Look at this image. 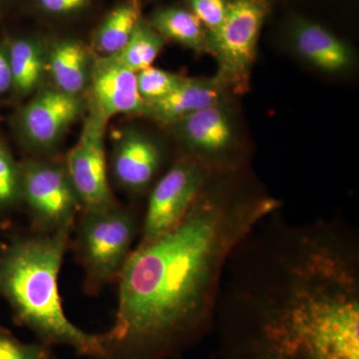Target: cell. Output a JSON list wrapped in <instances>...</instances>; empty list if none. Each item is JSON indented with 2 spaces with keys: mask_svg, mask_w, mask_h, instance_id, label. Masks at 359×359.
Instances as JSON below:
<instances>
[{
  "mask_svg": "<svg viewBox=\"0 0 359 359\" xmlns=\"http://www.w3.org/2000/svg\"><path fill=\"white\" fill-rule=\"evenodd\" d=\"M212 175L179 223L130 254L99 359L176 358L214 327L229 257L278 205L238 197L229 181Z\"/></svg>",
  "mask_w": 359,
  "mask_h": 359,
  "instance_id": "obj_1",
  "label": "cell"
},
{
  "mask_svg": "<svg viewBox=\"0 0 359 359\" xmlns=\"http://www.w3.org/2000/svg\"><path fill=\"white\" fill-rule=\"evenodd\" d=\"M71 229L13 241L0 254V295L18 325L47 346H65L80 355L102 356L100 334L73 325L58 292V276Z\"/></svg>",
  "mask_w": 359,
  "mask_h": 359,
  "instance_id": "obj_2",
  "label": "cell"
},
{
  "mask_svg": "<svg viewBox=\"0 0 359 359\" xmlns=\"http://www.w3.org/2000/svg\"><path fill=\"white\" fill-rule=\"evenodd\" d=\"M133 212L112 204L85 210L78 226L76 250L89 290L119 278L136 237Z\"/></svg>",
  "mask_w": 359,
  "mask_h": 359,
  "instance_id": "obj_3",
  "label": "cell"
},
{
  "mask_svg": "<svg viewBox=\"0 0 359 359\" xmlns=\"http://www.w3.org/2000/svg\"><path fill=\"white\" fill-rule=\"evenodd\" d=\"M271 0H231L221 27L208 35L216 57L217 79L224 88L244 93L257 56V42Z\"/></svg>",
  "mask_w": 359,
  "mask_h": 359,
  "instance_id": "obj_4",
  "label": "cell"
},
{
  "mask_svg": "<svg viewBox=\"0 0 359 359\" xmlns=\"http://www.w3.org/2000/svg\"><path fill=\"white\" fill-rule=\"evenodd\" d=\"M21 166V194L40 233L71 229L82 207L65 166L27 161Z\"/></svg>",
  "mask_w": 359,
  "mask_h": 359,
  "instance_id": "obj_5",
  "label": "cell"
},
{
  "mask_svg": "<svg viewBox=\"0 0 359 359\" xmlns=\"http://www.w3.org/2000/svg\"><path fill=\"white\" fill-rule=\"evenodd\" d=\"M214 172L209 165L193 156L175 163L151 191L140 244L155 240L179 223Z\"/></svg>",
  "mask_w": 359,
  "mask_h": 359,
  "instance_id": "obj_6",
  "label": "cell"
},
{
  "mask_svg": "<svg viewBox=\"0 0 359 359\" xmlns=\"http://www.w3.org/2000/svg\"><path fill=\"white\" fill-rule=\"evenodd\" d=\"M82 109L80 96L57 88L41 90L14 116V129L26 147L49 152L79 119Z\"/></svg>",
  "mask_w": 359,
  "mask_h": 359,
  "instance_id": "obj_7",
  "label": "cell"
},
{
  "mask_svg": "<svg viewBox=\"0 0 359 359\" xmlns=\"http://www.w3.org/2000/svg\"><path fill=\"white\" fill-rule=\"evenodd\" d=\"M106 125L103 118L90 112L79 140L66 158V171L85 210L114 203L104 145Z\"/></svg>",
  "mask_w": 359,
  "mask_h": 359,
  "instance_id": "obj_8",
  "label": "cell"
},
{
  "mask_svg": "<svg viewBox=\"0 0 359 359\" xmlns=\"http://www.w3.org/2000/svg\"><path fill=\"white\" fill-rule=\"evenodd\" d=\"M91 111L109 121L113 116L146 114L147 104L139 94L136 73L108 57H99L90 74Z\"/></svg>",
  "mask_w": 359,
  "mask_h": 359,
  "instance_id": "obj_9",
  "label": "cell"
},
{
  "mask_svg": "<svg viewBox=\"0 0 359 359\" xmlns=\"http://www.w3.org/2000/svg\"><path fill=\"white\" fill-rule=\"evenodd\" d=\"M171 126L190 151L189 156L211 168L230 151L235 140L233 119L223 102L187 116Z\"/></svg>",
  "mask_w": 359,
  "mask_h": 359,
  "instance_id": "obj_10",
  "label": "cell"
},
{
  "mask_svg": "<svg viewBox=\"0 0 359 359\" xmlns=\"http://www.w3.org/2000/svg\"><path fill=\"white\" fill-rule=\"evenodd\" d=\"M165 159L162 146L140 130L123 132L113 150L111 168L118 185L130 193L145 191Z\"/></svg>",
  "mask_w": 359,
  "mask_h": 359,
  "instance_id": "obj_11",
  "label": "cell"
},
{
  "mask_svg": "<svg viewBox=\"0 0 359 359\" xmlns=\"http://www.w3.org/2000/svg\"><path fill=\"white\" fill-rule=\"evenodd\" d=\"M226 90L216 77L212 79L182 77L167 96L147 105L146 114L164 124L173 125L187 116L223 102Z\"/></svg>",
  "mask_w": 359,
  "mask_h": 359,
  "instance_id": "obj_12",
  "label": "cell"
},
{
  "mask_svg": "<svg viewBox=\"0 0 359 359\" xmlns=\"http://www.w3.org/2000/svg\"><path fill=\"white\" fill-rule=\"evenodd\" d=\"M292 36L297 54L323 72H344L353 65L354 54L351 47L320 25L297 20Z\"/></svg>",
  "mask_w": 359,
  "mask_h": 359,
  "instance_id": "obj_13",
  "label": "cell"
},
{
  "mask_svg": "<svg viewBox=\"0 0 359 359\" xmlns=\"http://www.w3.org/2000/svg\"><path fill=\"white\" fill-rule=\"evenodd\" d=\"M91 68L89 52L78 40H60L47 52V71L55 88L70 95L80 96L84 91L89 84Z\"/></svg>",
  "mask_w": 359,
  "mask_h": 359,
  "instance_id": "obj_14",
  "label": "cell"
},
{
  "mask_svg": "<svg viewBox=\"0 0 359 359\" xmlns=\"http://www.w3.org/2000/svg\"><path fill=\"white\" fill-rule=\"evenodd\" d=\"M13 75V93L25 97L39 88L47 71V51L29 37L4 40Z\"/></svg>",
  "mask_w": 359,
  "mask_h": 359,
  "instance_id": "obj_15",
  "label": "cell"
},
{
  "mask_svg": "<svg viewBox=\"0 0 359 359\" xmlns=\"http://www.w3.org/2000/svg\"><path fill=\"white\" fill-rule=\"evenodd\" d=\"M141 0H123L104 18L94 35V49L108 57L121 50L141 21Z\"/></svg>",
  "mask_w": 359,
  "mask_h": 359,
  "instance_id": "obj_16",
  "label": "cell"
},
{
  "mask_svg": "<svg viewBox=\"0 0 359 359\" xmlns=\"http://www.w3.org/2000/svg\"><path fill=\"white\" fill-rule=\"evenodd\" d=\"M150 25L164 39L173 40L199 53L210 52L208 32L192 11L177 7L160 9L152 16Z\"/></svg>",
  "mask_w": 359,
  "mask_h": 359,
  "instance_id": "obj_17",
  "label": "cell"
},
{
  "mask_svg": "<svg viewBox=\"0 0 359 359\" xmlns=\"http://www.w3.org/2000/svg\"><path fill=\"white\" fill-rule=\"evenodd\" d=\"M165 39L150 23L140 21L121 50L108 56L117 65L135 73L152 66L164 47Z\"/></svg>",
  "mask_w": 359,
  "mask_h": 359,
  "instance_id": "obj_18",
  "label": "cell"
},
{
  "mask_svg": "<svg viewBox=\"0 0 359 359\" xmlns=\"http://www.w3.org/2000/svg\"><path fill=\"white\" fill-rule=\"evenodd\" d=\"M20 202L21 166L0 137V212L13 209Z\"/></svg>",
  "mask_w": 359,
  "mask_h": 359,
  "instance_id": "obj_19",
  "label": "cell"
},
{
  "mask_svg": "<svg viewBox=\"0 0 359 359\" xmlns=\"http://www.w3.org/2000/svg\"><path fill=\"white\" fill-rule=\"evenodd\" d=\"M136 77L139 94L147 105L167 96L182 79L179 75L154 66L136 73Z\"/></svg>",
  "mask_w": 359,
  "mask_h": 359,
  "instance_id": "obj_20",
  "label": "cell"
},
{
  "mask_svg": "<svg viewBox=\"0 0 359 359\" xmlns=\"http://www.w3.org/2000/svg\"><path fill=\"white\" fill-rule=\"evenodd\" d=\"M0 359H55L50 346L43 342L21 341L6 328L0 327Z\"/></svg>",
  "mask_w": 359,
  "mask_h": 359,
  "instance_id": "obj_21",
  "label": "cell"
},
{
  "mask_svg": "<svg viewBox=\"0 0 359 359\" xmlns=\"http://www.w3.org/2000/svg\"><path fill=\"white\" fill-rule=\"evenodd\" d=\"M192 13L208 29V35L221 27L228 11L226 0H188Z\"/></svg>",
  "mask_w": 359,
  "mask_h": 359,
  "instance_id": "obj_22",
  "label": "cell"
},
{
  "mask_svg": "<svg viewBox=\"0 0 359 359\" xmlns=\"http://www.w3.org/2000/svg\"><path fill=\"white\" fill-rule=\"evenodd\" d=\"M39 2L45 13L65 15L86 8L91 0H39Z\"/></svg>",
  "mask_w": 359,
  "mask_h": 359,
  "instance_id": "obj_23",
  "label": "cell"
},
{
  "mask_svg": "<svg viewBox=\"0 0 359 359\" xmlns=\"http://www.w3.org/2000/svg\"><path fill=\"white\" fill-rule=\"evenodd\" d=\"M13 91V75L6 41H0V97Z\"/></svg>",
  "mask_w": 359,
  "mask_h": 359,
  "instance_id": "obj_24",
  "label": "cell"
},
{
  "mask_svg": "<svg viewBox=\"0 0 359 359\" xmlns=\"http://www.w3.org/2000/svg\"><path fill=\"white\" fill-rule=\"evenodd\" d=\"M4 1V0H0V2Z\"/></svg>",
  "mask_w": 359,
  "mask_h": 359,
  "instance_id": "obj_25",
  "label": "cell"
}]
</instances>
